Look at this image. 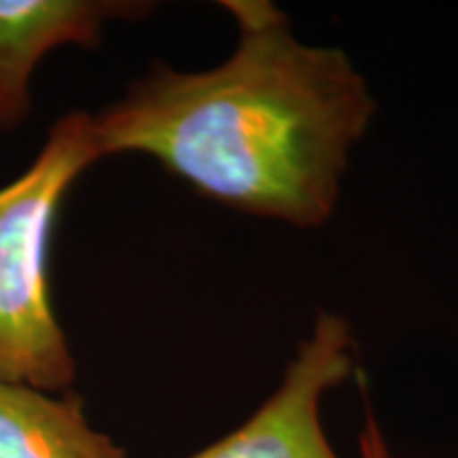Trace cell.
Listing matches in <instances>:
<instances>
[{"instance_id": "4", "label": "cell", "mask_w": 458, "mask_h": 458, "mask_svg": "<svg viewBox=\"0 0 458 458\" xmlns=\"http://www.w3.org/2000/svg\"><path fill=\"white\" fill-rule=\"evenodd\" d=\"M151 9L139 0H0V130L30 114V81L45 55L96 47L108 21L140 20Z\"/></svg>"}, {"instance_id": "1", "label": "cell", "mask_w": 458, "mask_h": 458, "mask_svg": "<svg viewBox=\"0 0 458 458\" xmlns=\"http://www.w3.org/2000/svg\"><path fill=\"white\" fill-rule=\"evenodd\" d=\"M238 30L219 66L153 64L91 114L100 159L140 153L199 196L310 229L334 215L376 100L337 47L308 45L267 0H225Z\"/></svg>"}, {"instance_id": "6", "label": "cell", "mask_w": 458, "mask_h": 458, "mask_svg": "<svg viewBox=\"0 0 458 458\" xmlns=\"http://www.w3.org/2000/svg\"><path fill=\"white\" fill-rule=\"evenodd\" d=\"M359 444H360V456L363 458H393L385 442V435L380 431V425H377V420L369 410H368V418H365V428L360 431Z\"/></svg>"}, {"instance_id": "3", "label": "cell", "mask_w": 458, "mask_h": 458, "mask_svg": "<svg viewBox=\"0 0 458 458\" xmlns=\"http://www.w3.org/2000/svg\"><path fill=\"white\" fill-rule=\"evenodd\" d=\"M352 369L351 327L337 314H320L278 391L242 427L189 458H337L320 425V399Z\"/></svg>"}, {"instance_id": "5", "label": "cell", "mask_w": 458, "mask_h": 458, "mask_svg": "<svg viewBox=\"0 0 458 458\" xmlns=\"http://www.w3.org/2000/svg\"><path fill=\"white\" fill-rule=\"evenodd\" d=\"M0 458H125L96 431L74 393L0 382Z\"/></svg>"}, {"instance_id": "2", "label": "cell", "mask_w": 458, "mask_h": 458, "mask_svg": "<svg viewBox=\"0 0 458 458\" xmlns=\"http://www.w3.org/2000/svg\"><path fill=\"white\" fill-rule=\"evenodd\" d=\"M100 162L91 114L51 125L32 164L0 187V382L71 391L77 363L51 295V242L68 189Z\"/></svg>"}]
</instances>
